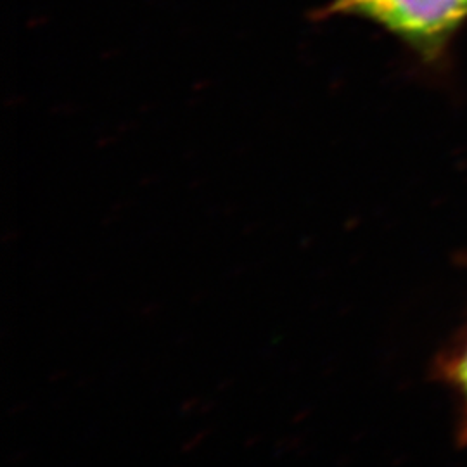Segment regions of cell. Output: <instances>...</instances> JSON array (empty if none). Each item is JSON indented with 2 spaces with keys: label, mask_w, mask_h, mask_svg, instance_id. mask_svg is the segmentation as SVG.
<instances>
[{
  "label": "cell",
  "mask_w": 467,
  "mask_h": 467,
  "mask_svg": "<svg viewBox=\"0 0 467 467\" xmlns=\"http://www.w3.org/2000/svg\"><path fill=\"white\" fill-rule=\"evenodd\" d=\"M320 16L370 21L431 63L466 25L467 0H331Z\"/></svg>",
  "instance_id": "obj_1"
},
{
  "label": "cell",
  "mask_w": 467,
  "mask_h": 467,
  "mask_svg": "<svg viewBox=\"0 0 467 467\" xmlns=\"http://www.w3.org/2000/svg\"><path fill=\"white\" fill-rule=\"evenodd\" d=\"M451 372H453V378H455V381L459 384V388H461V391H462V395L466 399L467 405V345L466 348L461 353V357L457 358Z\"/></svg>",
  "instance_id": "obj_2"
}]
</instances>
